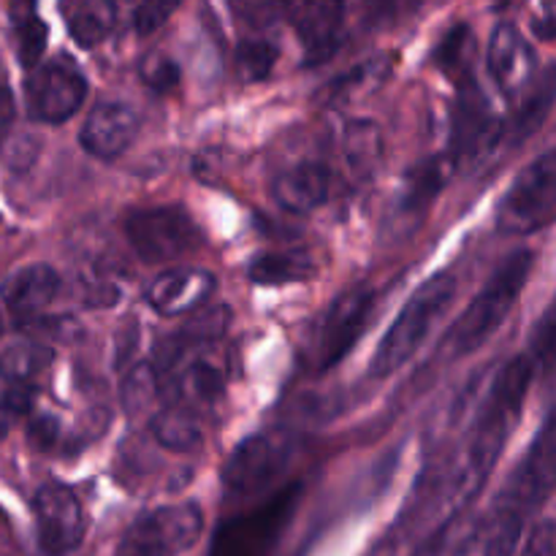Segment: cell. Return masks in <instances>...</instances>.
<instances>
[{
  "label": "cell",
  "instance_id": "1",
  "mask_svg": "<svg viewBox=\"0 0 556 556\" xmlns=\"http://www.w3.org/2000/svg\"><path fill=\"white\" fill-rule=\"evenodd\" d=\"M532 372H535V362L530 356H516L494 378L492 389H489L486 400L478 410L467 448L462 451V459L456 462L454 472L445 478L443 489L434 497L438 500L434 510L443 521L459 519L462 510L478 497L483 483L492 476L510 432L521 418V405H525L527 391H530Z\"/></svg>",
  "mask_w": 556,
  "mask_h": 556
},
{
  "label": "cell",
  "instance_id": "2",
  "mask_svg": "<svg viewBox=\"0 0 556 556\" xmlns=\"http://www.w3.org/2000/svg\"><path fill=\"white\" fill-rule=\"evenodd\" d=\"M535 253L532 250H516L500 264V269L489 277L486 286L476 293L465 313L454 320L448 334L440 342V356L443 358H465L476 353L494 331L503 326L514 309L516 299L521 296L530 277Z\"/></svg>",
  "mask_w": 556,
  "mask_h": 556
},
{
  "label": "cell",
  "instance_id": "3",
  "mask_svg": "<svg viewBox=\"0 0 556 556\" xmlns=\"http://www.w3.org/2000/svg\"><path fill=\"white\" fill-rule=\"evenodd\" d=\"M456 296V277L451 271H438L429 280H424L416 288L407 304L402 307V313L396 315V320L391 324V329L386 331V337L380 340L378 351H375L372 364H369V372L372 378H389L394 375L418 348L424 345V340L429 337L432 326L438 324L445 315V309L451 307Z\"/></svg>",
  "mask_w": 556,
  "mask_h": 556
},
{
  "label": "cell",
  "instance_id": "4",
  "mask_svg": "<svg viewBox=\"0 0 556 556\" xmlns=\"http://www.w3.org/2000/svg\"><path fill=\"white\" fill-rule=\"evenodd\" d=\"M299 497H302V486L291 483L275 497L261 503L258 508L223 521L215 532L210 556H271L296 514Z\"/></svg>",
  "mask_w": 556,
  "mask_h": 556
},
{
  "label": "cell",
  "instance_id": "5",
  "mask_svg": "<svg viewBox=\"0 0 556 556\" xmlns=\"http://www.w3.org/2000/svg\"><path fill=\"white\" fill-rule=\"evenodd\" d=\"M556 220V147L530 163L497 206V228L527 237Z\"/></svg>",
  "mask_w": 556,
  "mask_h": 556
},
{
  "label": "cell",
  "instance_id": "6",
  "mask_svg": "<svg viewBox=\"0 0 556 556\" xmlns=\"http://www.w3.org/2000/svg\"><path fill=\"white\" fill-rule=\"evenodd\" d=\"M296 438L286 432L250 434L231 451L223 465V486L233 497L266 492L296 459Z\"/></svg>",
  "mask_w": 556,
  "mask_h": 556
},
{
  "label": "cell",
  "instance_id": "7",
  "mask_svg": "<svg viewBox=\"0 0 556 556\" xmlns=\"http://www.w3.org/2000/svg\"><path fill=\"white\" fill-rule=\"evenodd\" d=\"M125 237L144 264H168L188 255L201 233L179 206H147L125 217Z\"/></svg>",
  "mask_w": 556,
  "mask_h": 556
},
{
  "label": "cell",
  "instance_id": "8",
  "mask_svg": "<svg viewBox=\"0 0 556 556\" xmlns=\"http://www.w3.org/2000/svg\"><path fill=\"white\" fill-rule=\"evenodd\" d=\"M190 348H193V342L185 340V345L174 342L172 351H161V383L163 391L172 396L174 407H185V410L199 416L201 410L215 405L226 391V369L215 358H193Z\"/></svg>",
  "mask_w": 556,
  "mask_h": 556
},
{
  "label": "cell",
  "instance_id": "9",
  "mask_svg": "<svg viewBox=\"0 0 556 556\" xmlns=\"http://www.w3.org/2000/svg\"><path fill=\"white\" fill-rule=\"evenodd\" d=\"M556 489V410L548 413L535 440L527 448L525 459L510 476L500 505L525 519L527 514L541 508Z\"/></svg>",
  "mask_w": 556,
  "mask_h": 556
},
{
  "label": "cell",
  "instance_id": "10",
  "mask_svg": "<svg viewBox=\"0 0 556 556\" xmlns=\"http://www.w3.org/2000/svg\"><path fill=\"white\" fill-rule=\"evenodd\" d=\"M87 79L68 58H54L30 71L25 81L27 112L38 123H65L79 112Z\"/></svg>",
  "mask_w": 556,
  "mask_h": 556
},
{
  "label": "cell",
  "instance_id": "11",
  "mask_svg": "<svg viewBox=\"0 0 556 556\" xmlns=\"http://www.w3.org/2000/svg\"><path fill=\"white\" fill-rule=\"evenodd\" d=\"M375 307V291L369 286H356L351 291L340 293L331 302L320 318L318 331H315L313 342V364L315 369L326 372L334 367L362 337L364 326H367L369 313Z\"/></svg>",
  "mask_w": 556,
  "mask_h": 556
},
{
  "label": "cell",
  "instance_id": "12",
  "mask_svg": "<svg viewBox=\"0 0 556 556\" xmlns=\"http://www.w3.org/2000/svg\"><path fill=\"white\" fill-rule=\"evenodd\" d=\"M505 134L503 119L494 117L492 106H489L486 96L481 92L478 81H465L459 85V96H456L454 114H451V155H454L456 166L462 163L481 161L483 155L500 144Z\"/></svg>",
  "mask_w": 556,
  "mask_h": 556
},
{
  "label": "cell",
  "instance_id": "13",
  "mask_svg": "<svg viewBox=\"0 0 556 556\" xmlns=\"http://www.w3.org/2000/svg\"><path fill=\"white\" fill-rule=\"evenodd\" d=\"M33 514H36L38 546L43 548V554L65 556L79 548L85 538V514L68 486L47 483L38 489L33 500Z\"/></svg>",
  "mask_w": 556,
  "mask_h": 556
},
{
  "label": "cell",
  "instance_id": "14",
  "mask_svg": "<svg viewBox=\"0 0 556 556\" xmlns=\"http://www.w3.org/2000/svg\"><path fill=\"white\" fill-rule=\"evenodd\" d=\"M489 74L505 98H516L535 74V52L514 22H500L489 41Z\"/></svg>",
  "mask_w": 556,
  "mask_h": 556
},
{
  "label": "cell",
  "instance_id": "15",
  "mask_svg": "<svg viewBox=\"0 0 556 556\" xmlns=\"http://www.w3.org/2000/svg\"><path fill=\"white\" fill-rule=\"evenodd\" d=\"M217 280L206 269H195V266H179V269H168L157 275L147 288V302L155 313L166 315H185L193 309L204 307L206 299L215 291Z\"/></svg>",
  "mask_w": 556,
  "mask_h": 556
},
{
  "label": "cell",
  "instance_id": "16",
  "mask_svg": "<svg viewBox=\"0 0 556 556\" xmlns=\"http://www.w3.org/2000/svg\"><path fill=\"white\" fill-rule=\"evenodd\" d=\"M139 134V117L128 103L109 101L98 103L85 119L79 141L90 155L96 157H117L119 152L128 150Z\"/></svg>",
  "mask_w": 556,
  "mask_h": 556
},
{
  "label": "cell",
  "instance_id": "17",
  "mask_svg": "<svg viewBox=\"0 0 556 556\" xmlns=\"http://www.w3.org/2000/svg\"><path fill=\"white\" fill-rule=\"evenodd\" d=\"M288 22L302 41L307 63L331 58L342 41V9L340 3H293L286 5Z\"/></svg>",
  "mask_w": 556,
  "mask_h": 556
},
{
  "label": "cell",
  "instance_id": "18",
  "mask_svg": "<svg viewBox=\"0 0 556 556\" xmlns=\"http://www.w3.org/2000/svg\"><path fill=\"white\" fill-rule=\"evenodd\" d=\"M329 185L331 174L324 163L304 161L271 179V195L282 210L304 215V212H313L324 204L326 195H329Z\"/></svg>",
  "mask_w": 556,
  "mask_h": 556
},
{
  "label": "cell",
  "instance_id": "19",
  "mask_svg": "<svg viewBox=\"0 0 556 556\" xmlns=\"http://www.w3.org/2000/svg\"><path fill=\"white\" fill-rule=\"evenodd\" d=\"M456 172V161L451 152H440V155L427 157V161L416 163L410 172L405 174V182L400 188V199H396V212L400 217H421L429 210L440 190L451 182Z\"/></svg>",
  "mask_w": 556,
  "mask_h": 556
},
{
  "label": "cell",
  "instance_id": "20",
  "mask_svg": "<svg viewBox=\"0 0 556 556\" xmlns=\"http://www.w3.org/2000/svg\"><path fill=\"white\" fill-rule=\"evenodd\" d=\"M3 302L20 320L36 318L60 293V275L47 264H33L14 271L0 288Z\"/></svg>",
  "mask_w": 556,
  "mask_h": 556
},
{
  "label": "cell",
  "instance_id": "21",
  "mask_svg": "<svg viewBox=\"0 0 556 556\" xmlns=\"http://www.w3.org/2000/svg\"><path fill=\"white\" fill-rule=\"evenodd\" d=\"M389 76H391V58L378 54V58L364 60V63H358L356 68H351L348 74L337 76L334 81H329V85L324 87V92H320V101L329 103V106L331 103L358 101V98L378 90Z\"/></svg>",
  "mask_w": 556,
  "mask_h": 556
},
{
  "label": "cell",
  "instance_id": "22",
  "mask_svg": "<svg viewBox=\"0 0 556 556\" xmlns=\"http://www.w3.org/2000/svg\"><path fill=\"white\" fill-rule=\"evenodd\" d=\"M150 521L155 530L166 538L168 546L174 554H182L199 541L201 530H204V514L195 503H177V505H163V508L150 510Z\"/></svg>",
  "mask_w": 556,
  "mask_h": 556
},
{
  "label": "cell",
  "instance_id": "23",
  "mask_svg": "<svg viewBox=\"0 0 556 556\" xmlns=\"http://www.w3.org/2000/svg\"><path fill=\"white\" fill-rule=\"evenodd\" d=\"M342 147H345L348 166L353 168L356 177L367 179L378 172L380 161H383V134L378 125L369 119H351L345 125Z\"/></svg>",
  "mask_w": 556,
  "mask_h": 556
},
{
  "label": "cell",
  "instance_id": "24",
  "mask_svg": "<svg viewBox=\"0 0 556 556\" xmlns=\"http://www.w3.org/2000/svg\"><path fill=\"white\" fill-rule=\"evenodd\" d=\"M152 438L157 445L174 454H193L201 445V429L195 421V413L185 410V407H163L161 413L150 418Z\"/></svg>",
  "mask_w": 556,
  "mask_h": 556
},
{
  "label": "cell",
  "instance_id": "25",
  "mask_svg": "<svg viewBox=\"0 0 556 556\" xmlns=\"http://www.w3.org/2000/svg\"><path fill=\"white\" fill-rule=\"evenodd\" d=\"M255 286H288L307 282L315 275V261L304 253H264L248 269Z\"/></svg>",
  "mask_w": 556,
  "mask_h": 556
},
{
  "label": "cell",
  "instance_id": "26",
  "mask_svg": "<svg viewBox=\"0 0 556 556\" xmlns=\"http://www.w3.org/2000/svg\"><path fill=\"white\" fill-rule=\"evenodd\" d=\"M554 101H556V65L541 76V81L532 87L530 96L525 98L521 109L516 112L514 125H510V130H508L510 144H521V141L530 139V136L541 128L543 119L548 117Z\"/></svg>",
  "mask_w": 556,
  "mask_h": 556
},
{
  "label": "cell",
  "instance_id": "27",
  "mask_svg": "<svg viewBox=\"0 0 556 556\" xmlns=\"http://www.w3.org/2000/svg\"><path fill=\"white\" fill-rule=\"evenodd\" d=\"M63 11L68 20V33L85 49L98 47L114 27V5L103 3V0L65 5Z\"/></svg>",
  "mask_w": 556,
  "mask_h": 556
},
{
  "label": "cell",
  "instance_id": "28",
  "mask_svg": "<svg viewBox=\"0 0 556 556\" xmlns=\"http://www.w3.org/2000/svg\"><path fill=\"white\" fill-rule=\"evenodd\" d=\"M472 58H476V38H472L470 25H454L445 38L440 41L438 52H434V63H438L440 71L451 76L456 85H465V81H472L470 65Z\"/></svg>",
  "mask_w": 556,
  "mask_h": 556
},
{
  "label": "cell",
  "instance_id": "29",
  "mask_svg": "<svg viewBox=\"0 0 556 556\" xmlns=\"http://www.w3.org/2000/svg\"><path fill=\"white\" fill-rule=\"evenodd\" d=\"M161 372L150 362H141L128 369L123 380V407L130 418H141L152 413L155 402L161 400Z\"/></svg>",
  "mask_w": 556,
  "mask_h": 556
},
{
  "label": "cell",
  "instance_id": "30",
  "mask_svg": "<svg viewBox=\"0 0 556 556\" xmlns=\"http://www.w3.org/2000/svg\"><path fill=\"white\" fill-rule=\"evenodd\" d=\"M52 362V351L36 342H25V345H14L0 356V378L11 380L14 386L27 383L33 375L41 372L47 364Z\"/></svg>",
  "mask_w": 556,
  "mask_h": 556
},
{
  "label": "cell",
  "instance_id": "31",
  "mask_svg": "<svg viewBox=\"0 0 556 556\" xmlns=\"http://www.w3.org/2000/svg\"><path fill=\"white\" fill-rule=\"evenodd\" d=\"M277 58H280V49L264 38H248L239 43L237 54H233L239 76L244 81H264L275 71Z\"/></svg>",
  "mask_w": 556,
  "mask_h": 556
},
{
  "label": "cell",
  "instance_id": "32",
  "mask_svg": "<svg viewBox=\"0 0 556 556\" xmlns=\"http://www.w3.org/2000/svg\"><path fill=\"white\" fill-rule=\"evenodd\" d=\"M114 556H177L174 548L168 546L166 538L155 530L150 516H141L139 521L128 527L123 541L117 543V554Z\"/></svg>",
  "mask_w": 556,
  "mask_h": 556
},
{
  "label": "cell",
  "instance_id": "33",
  "mask_svg": "<svg viewBox=\"0 0 556 556\" xmlns=\"http://www.w3.org/2000/svg\"><path fill=\"white\" fill-rule=\"evenodd\" d=\"M470 535L472 530H465L459 519H448L427 538V543L418 546V552L413 556H462Z\"/></svg>",
  "mask_w": 556,
  "mask_h": 556
},
{
  "label": "cell",
  "instance_id": "34",
  "mask_svg": "<svg viewBox=\"0 0 556 556\" xmlns=\"http://www.w3.org/2000/svg\"><path fill=\"white\" fill-rule=\"evenodd\" d=\"M43 47H47V25L38 16H25L16 25V54L25 68H38Z\"/></svg>",
  "mask_w": 556,
  "mask_h": 556
},
{
  "label": "cell",
  "instance_id": "35",
  "mask_svg": "<svg viewBox=\"0 0 556 556\" xmlns=\"http://www.w3.org/2000/svg\"><path fill=\"white\" fill-rule=\"evenodd\" d=\"M532 362H538L541 367H552L556 362V296L548 304V309L543 313V318L538 320L535 331H532Z\"/></svg>",
  "mask_w": 556,
  "mask_h": 556
},
{
  "label": "cell",
  "instance_id": "36",
  "mask_svg": "<svg viewBox=\"0 0 556 556\" xmlns=\"http://www.w3.org/2000/svg\"><path fill=\"white\" fill-rule=\"evenodd\" d=\"M33 400H36V391L27 383L11 386L9 394L0 400V443L9 438V432L16 427V421H20L25 413H30Z\"/></svg>",
  "mask_w": 556,
  "mask_h": 556
},
{
  "label": "cell",
  "instance_id": "37",
  "mask_svg": "<svg viewBox=\"0 0 556 556\" xmlns=\"http://www.w3.org/2000/svg\"><path fill=\"white\" fill-rule=\"evenodd\" d=\"M141 79L147 81V87H150V90L168 92L177 87L179 65L174 63L172 58H166V54L155 52V54H150V58H144V63H141Z\"/></svg>",
  "mask_w": 556,
  "mask_h": 556
},
{
  "label": "cell",
  "instance_id": "38",
  "mask_svg": "<svg viewBox=\"0 0 556 556\" xmlns=\"http://www.w3.org/2000/svg\"><path fill=\"white\" fill-rule=\"evenodd\" d=\"M60 440V424L52 416H36L27 427V443L36 451H52Z\"/></svg>",
  "mask_w": 556,
  "mask_h": 556
},
{
  "label": "cell",
  "instance_id": "39",
  "mask_svg": "<svg viewBox=\"0 0 556 556\" xmlns=\"http://www.w3.org/2000/svg\"><path fill=\"white\" fill-rule=\"evenodd\" d=\"M172 11H174V5H168V3H144V5H139V9H136V14H134L136 33H139V36H150V33H155L157 27H161L163 22L172 16Z\"/></svg>",
  "mask_w": 556,
  "mask_h": 556
},
{
  "label": "cell",
  "instance_id": "40",
  "mask_svg": "<svg viewBox=\"0 0 556 556\" xmlns=\"http://www.w3.org/2000/svg\"><path fill=\"white\" fill-rule=\"evenodd\" d=\"M3 152H5V161H9L11 166L25 168L27 163H33V157H36L38 141L33 139V136H20V139L9 141V144L3 147Z\"/></svg>",
  "mask_w": 556,
  "mask_h": 556
},
{
  "label": "cell",
  "instance_id": "41",
  "mask_svg": "<svg viewBox=\"0 0 556 556\" xmlns=\"http://www.w3.org/2000/svg\"><path fill=\"white\" fill-rule=\"evenodd\" d=\"M527 556H556V521H546L535 530Z\"/></svg>",
  "mask_w": 556,
  "mask_h": 556
},
{
  "label": "cell",
  "instance_id": "42",
  "mask_svg": "<svg viewBox=\"0 0 556 556\" xmlns=\"http://www.w3.org/2000/svg\"><path fill=\"white\" fill-rule=\"evenodd\" d=\"M14 117H16L14 96H11L9 87L0 85V134H3L11 123H14Z\"/></svg>",
  "mask_w": 556,
  "mask_h": 556
},
{
  "label": "cell",
  "instance_id": "43",
  "mask_svg": "<svg viewBox=\"0 0 556 556\" xmlns=\"http://www.w3.org/2000/svg\"><path fill=\"white\" fill-rule=\"evenodd\" d=\"M532 33L541 41H556V16H543V20L532 22Z\"/></svg>",
  "mask_w": 556,
  "mask_h": 556
},
{
  "label": "cell",
  "instance_id": "44",
  "mask_svg": "<svg viewBox=\"0 0 556 556\" xmlns=\"http://www.w3.org/2000/svg\"><path fill=\"white\" fill-rule=\"evenodd\" d=\"M0 337H3V315H0Z\"/></svg>",
  "mask_w": 556,
  "mask_h": 556
}]
</instances>
